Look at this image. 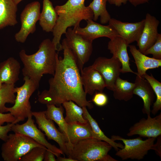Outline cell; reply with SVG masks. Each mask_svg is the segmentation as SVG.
Here are the masks:
<instances>
[{"label":"cell","mask_w":161,"mask_h":161,"mask_svg":"<svg viewBox=\"0 0 161 161\" xmlns=\"http://www.w3.org/2000/svg\"><path fill=\"white\" fill-rule=\"evenodd\" d=\"M62 45L64 57H59L57 53L55 74L48 81L49 89L38 95V100L42 104H53L57 106L71 100L82 107L92 109L93 105L91 101L86 99L80 70L66 38L63 40Z\"/></svg>","instance_id":"6da1fadb"},{"label":"cell","mask_w":161,"mask_h":161,"mask_svg":"<svg viewBox=\"0 0 161 161\" xmlns=\"http://www.w3.org/2000/svg\"><path fill=\"white\" fill-rule=\"evenodd\" d=\"M56 51L52 41L49 38L42 41L34 54L29 55L24 49L21 50L19 56L24 65L22 70L24 77L39 84L44 75H53L56 66Z\"/></svg>","instance_id":"7a4b0ae2"},{"label":"cell","mask_w":161,"mask_h":161,"mask_svg":"<svg viewBox=\"0 0 161 161\" xmlns=\"http://www.w3.org/2000/svg\"><path fill=\"white\" fill-rule=\"evenodd\" d=\"M112 148L106 142L88 138L72 145L68 150L69 157L76 161H117L108 154Z\"/></svg>","instance_id":"3957f363"},{"label":"cell","mask_w":161,"mask_h":161,"mask_svg":"<svg viewBox=\"0 0 161 161\" xmlns=\"http://www.w3.org/2000/svg\"><path fill=\"white\" fill-rule=\"evenodd\" d=\"M37 146L46 148L25 135L16 133L10 134L2 145L1 156L5 161H19L32 149Z\"/></svg>","instance_id":"277c9868"},{"label":"cell","mask_w":161,"mask_h":161,"mask_svg":"<svg viewBox=\"0 0 161 161\" xmlns=\"http://www.w3.org/2000/svg\"><path fill=\"white\" fill-rule=\"evenodd\" d=\"M23 80L24 82L22 86L15 88L16 95L13 106L6 108L7 112L15 117L17 123L24 121L31 114L29 99L39 86V84L27 77H24Z\"/></svg>","instance_id":"5b68a950"},{"label":"cell","mask_w":161,"mask_h":161,"mask_svg":"<svg viewBox=\"0 0 161 161\" xmlns=\"http://www.w3.org/2000/svg\"><path fill=\"white\" fill-rule=\"evenodd\" d=\"M111 138L115 141H121L124 143L123 148L119 149L115 154L116 156L122 160L143 159L148 151L151 150L156 139L151 137L143 140L139 137L134 139H127L115 135L112 136Z\"/></svg>","instance_id":"8992f818"},{"label":"cell","mask_w":161,"mask_h":161,"mask_svg":"<svg viewBox=\"0 0 161 161\" xmlns=\"http://www.w3.org/2000/svg\"><path fill=\"white\" fill-rule=\"evenodd\" d=\"M67 43L76 58L80 71L89 59L93 51V41L86 39L68 28L65 34Z\"/></svg>","instance_id":"52a82bcc"},{"label":"cell","mask_w":161,"mask_h":161,"mask_svg":"<svg viewBox=\"0 0 161 161\" xmlns=\"http://www.w3.org/2000/svg\"><path fill=\"white\" fill-rule=\"evenodd\" d=\"M40 8V4L37 1L30 3L25 7L20 15L21 28L15 35L17 42H25L29 35L35 32L36 24L39 18Z\"/></svg>","instance_id":"ba28073f"},{"label":"cell","mask_w":161,"mask_h":161,"mask_svg":"<svg viewBox=\"0 0 161 161\" xmlns=\"http://www.w3.org/2000/svg\"><path fill=\"white\" fill-rule=\"evenodd\" d=\"M92 65L103 77L106 88L113 91L115 82L121 73V64L118 59L114 56L110 58L99 57Z\"/></svg>","instance_id":"9c48e42d"},{"label":"cell","mask_w":161,"mask_h":161,"mask_svg":"<svg viewBox=\"0 0 161 161\" xmlns=\"http://www.w3.org/2000/svg\"><path fill=\"white\" fill-rule=\"evenodd\" d=\"M32 114L27 117L26 122L21 124L16 123L11 128L14 133L23 134L31 138L39 144L44 146L53 152L57 157L64 154L62 151L55 145L49 143L46 140L45 134L40 129H38L34 124Z\"/></svg>","instance_id":"30bf717a"},{"label":"cell","mask_w":161,"mask_h":161,"mask_svg":"<svg viewBox=\"0 0 161 161\" xmlns=\"http://www.w3.org/2000/svg\"><path fill=\"white\" fill-rule=\"evenodd\" d=\"M38 128L45 133L49 140H52L58 145L60 149L68 157L69 154L67 148V140L65 135L59 131L55 126L53 121L47 118L45 111L32 112Z\"/></svg>","instance_id":"8fae6325"},{"label":"cell","mask_w":161,"mask_h":161,"mask_svg":"<svg viewBox=\"0 0 161 161\" xmlns=\"http://www.w3.org/2000/svg\"><path fill=\"white\" fill-rule=\"evenodd\" d=\"M129 137L138 135L140 137L157 138L161 135V113L154 117L147 115L134 123L126 134Z\"/></svg>","instance_id":"7c38bea8"},{"label":"cell","mask_w":161,"mask_h":161,"mask_svg":"<svg viewBox=\"0 0 161 161\" xmlns=\"http://www.w3.org/2000/svg\"><path fill=\"white\" fill-rule=\"evenodd\" d=\"M86 26L83 28L80 25L74 27V31L87 39L92 41L102 37L112 39L119 35L116 31L109 25L105 26L95 22L93 19L86 21Z\"/></svg>","instance_id":"4fadbf2b"},{"label":"cell","mask_w":161,"mask_h":161,"mask_svg":"<svg viewBox=\"0 0 161 161\" xmlns=\"http://www.w3.org/2000/svg\"><path fill=\"white\" fill-rule=\"evenodd\" d=\"M145 19L134 23L123 22L114 18H111L109 24L112 27L118 35L130 44L138 41L142 31Z\"/></svg>","instance_id":"5bb4252c"},{"label":"cell","mask_w":161,"mask_h":161,"mask_svg":"<svg viewBox=\"0 0 161 161\" xmlns=\"http://www.w3.org/2000/svg\"><path fill=\"white\" fill-rule=\"evenodd\" d=\"M159 24L155 17L146 14L142 31L137 41L138 50L143 54L156 42L159 34L158 27Z\"/></svg>","instance_id":"9a60e30c"},{"label":"cell","mask_w":161,"mask_h":161,"mask_svg":"<svg viewBox=\"0 0 161 161\" xmlns=\"http://www.w3.org/2000/svg\"><path fill=\"white\" fill-rule=\"evenodd\" d=\"M80 72L82 84L86 94L92 95L95 91L103 92L106 87L103 77L92 65L83 68Z\"/></svg>","instance_id":"2e32d148"},{"label":"cell","mask_w":161,"mask_h":161,"mask_svg":"<svg viewBox=\"0 0 161 161\" xmlns=\"http://www.w3.org/2000/svg\"><path fill=\"white\" fill-rule=\"evenodd\" d=\"M129 44L126 41L119 35L110 39L108 45V49L113 56L116 57L121 64V73L131 72L137 74L130 67V58L127 52Z\"/></svg>","instance_id":"e0dca14e"},{"label":"cell","mask_w":161,"mask_h":161,"mask_svg":"<svg viewBox=\"0 0 161 161\" xmlns=\"http://www.w3.org/2000/svg\"><path fill=\"white\" fill-rule=\"evenodd\" d=\"M133 94L140 97L143 102V113L150 115L151 107L155 98L154 92L148 81L143 77L136 75Z\"/></svg>","instance_id":"ac0fdd59"},{"label":"cell","mask_w":161,"mask_h":161,"mask_svg":"<svg viewBox=\"0 0 161 161\" xmlns=\"http://www.w3.org/2000/svg\"><path fill=\"white\" fill-rule=\"evenodd\" d=\"M128 46L137 67V72L136 75L143 77L147 70L161 66V59L147 56L140 52L135 45H129Z\"/></svg>","instance_id":"d6986e66"},{"label":"cell","mask_w":161,"mask_h":161,"mask_svg":"<svg viewBox=\"0 0 161 161\" xmlns=\"http://www.w3.org/2000/svg\"><path fill=\"white\" fill-rule=\"evenodd\" d=\"M21 65L19 62L10 57L0 63V79L3 83L15 84L19 80Z\"/></svg>","instance_id":"ffe728a7"},{"label":"cell","mask_w":161,"mask_h":161,"mask_svg":"<svg viewBox=\"0 0 161 161\" xmlns=\"http://www.w3.org/2000/svg\"><path fill=\"white\" fill-rule=\"evenodd\" d=\"M67 131L68 151L72 145L76 144L80 140L93 138L92 129L88 122L85 124L78 123H67Z\"/></svg>","instance_id":"44dd1931"},{"label":"cell","mask_w":161,"mask_h":161,"mask_svg":"<svg viewBox=\"0 0 161 161\" xmlns=\"http://www.w3.org/2000/svg\"><path fill=\"white\" fill-rule=\"evenodd\" d=\"M17 4L13 0H0V30L18 23Z\"/></svg>","instance_id":"7402d4cb"},{"label":"cell","mask_w":161,"mask_h":161,"mask_svg":"<svg viewBox=\"0 0 161 161\" xmlns=\"http://www.w3.org/2000/svg\"><path fill=\"white\" fill-rule=\"evenodd\" d=\"M43 3L39 24L44 31L52 32L58 18V15L50 0H43Z\"/></svg>","instance_id":"603a6c76"},{"label":"cell","mask_w":161,"mask_h":161,"mask_svg":"<svg viewBox=\"0 0 161 161\" xmlns=\"http://www.w3.org/2000/svg\"><path fill=\"white\" fill-rule=\"evenodd\" d=\"M84 118L89 122L93 132V138L106 142L109 143L116 151L119 148H123L124 145L120 143H117L106 136L100 128L98 124L91 116L86 107H82Z\"/></svg>","instance_id":"cb8c5ba5"},{"label":"cell","mask_w":161,"mask_h":161,"mask_svg":"<svg viewBox=\"0 0 161 161\" xmlns=\"http://www.w3.org/2000/svg\"><path fill=\"white\" fill-rule=\"evenodd\" d=\"M46 106L47 109L45 111L46 117L58 125L61 132L66 136L68 143L67 123L63 116L64 108L61 105L58 106L53 104H47Z\"/></svg>","instance_id":"d4e9b609"},{"label":"cell","mask_w":161,"mask_h":161,"mask_svg":"<svg viewBox=\"0 0 161 161\" xmlns=\"http://www.w3.org/2000/svg\"><path fill=\"white\" fill-rule=\"evenodd\" d=\"M135 83L121 79L120 77L116 80L113 90L114 98L119 100L128 101L134 95Z\"/></svg>","instance_id":"484cf974"},{"label":"cell","mask_w":161,"mask_h":161,"mask_svg":"<svg viewBox=\"0 0 161 161\" xmlns=\"http://www.w3.org/2000/svg\"><path fill=\"white\" fill-rule=\"evenodd\" d=\"M62 105L66 111L64 119L67 123H78L85 124L88 123L83 117L82 107L71 100L65 102Z\"/></svg>","instance_id":"4316f807"},{"label":"cell","mask_w":161,"mask_h":161,"mask_svg":"<svg viewBox=\"0 0 161 161\" xmlns=\"http://www.w3.org/2000/svg\"><path fill=\"white\" fill-rule=\"evenodd\" d=\"M107 1V0H93L88 6L93 13L94 21H96L100 17L102 24H106L109 22L111 18L106 9Z\"/></svg>","instance_id":"83f0119b"},{"label":"cell","mask_w":161,"mask_h":161,"mask_svg":"<svg viewBox=\"0 0 161 161\" xmlns=\"http://www.w3.org/2000/svg\"><path fill=\"white\" fill-rule=\"evenodd\" d=\"M15 84L3 83L0 88V112H7V103L14 104L16 98Z\"/></svg>","instance_id":"f1b7e54d"},{"label":"cell","mask_w":161,"mask_h":161,"mask_svg":"<svg viewBox=\"0 0 161 161\" xmlns=\"http://www.w3.org/2000/svg\"><path fill=\"white\" fill-rule=\"evenodd\" d=\"M149 82L156 96V100L153 103L151 113L155 115L161 110V83L153 76L146 73L143 77Z\"/></svg>","instance_id":"f546056e"},{"label":"cell","mask_w":161,"mask_h":161,"mask_svg":"<svg viewBox=\"0 0 161 161\" xmlns=\"http://www.w3.org/2000/svg\"><path fill=\"white\" fill-rule=\"evenodd\" d=\"M47 149L41 147H35L22 157L19 161H42Z\"/></svg>","instance_id":"4dcf8cb0"},{"label":"cell","mask_w":161,"mask_h":161,"mask_svg":"<svg viewBox=\"0 0 161 161\" xmlns=\"http://www.w3.org/2000/svg\"><path fill=\"white\" fill-rule=\"evenodd\" d=\"M145 55L151 54L153 58L161 59V34L159 33L155 43L146 50L143 53Z\"/></svg>","instance_id":"1f68e13d"},{"label":"cell","mask_w":161,"mask_h":161,"mask_svg":"<svg viewBox=\"0 0 161 161\" xmlns=\"http://www.w3.org/2000/svg\"><path fill=\"white\" fill-rule=\"evenodd\" d=\"M96 106L102 107L106 105L108 101L107 95L103 92H96L92 100Z\"/></svg>","instance_id":"d6a6232c"},{"label":"cell","mask_w":161,"mask_h":161,"mask_svg":"<svg viewBox=\"0 0 161 161\" xmlns=\"http://www.w3.org/2000/svg\"><path fill=\"white\" fill-rule=\"evenodd\" d=\"M16 124L15 123H8L5 126L0 125V139L4 141L6 140L8 136V134L11 131L13 125Z\"/></svg>","instance_id":"836d02e7"},{"label":"cell","mask_w":161,"mask_h":161,"mask_svg":"<svg viewBox=\"0 0 161 161\" xmlns=\"http://www.w3.org/2000/svg\"><path fill=\"white\" fill-rule=\"evenodd\" d=\"M5 123H17L16 118L10 113L4 114L0 112V125H2Z\"/></svg>","instance_id":"e575fe53"},{"label":"cell","mask_w":161,"mask_h":161,"mask_svg":"<svg viewBox=\"0 0 161 161\" xmlns=\"http://www.w3.org/2000/svg\"><path fill=\"white\" fill-rule=\"evenodd\" d=\"M157 140L155 144L154 143L151 148V150H154L160 158L161 157V135L158 136L157 138Z\"/></svg>","instance_id":"d590c367"},{"label":"cell","mask_w":161,"mask_h":161,"mask_svg":"<svg viewBox=\"0 0 161 161\" xmlns=\"http://www.w3.org/2000/svg\"><path fill=\"white\" fill-rule=\"evenodd\" d=\"M54 154L47 149L46 151L43 160L44 161H56Z\"/></svg>","instance_id":"8d00e7d4"},{"label":"cell","mask_w":161,"mask_h":161,"mask_svg":"<svg viewBox=\"0 0 161 161\" xmlns=\"http://www.w3.org/2000/svg\"><path fill=\"white\" fill-rule=\"evenodd\" d=\"M109 3L114 4L116 6L120 7L122 4H126L128 1V0H107Z\"/></svg>","instance_id":"74e56055"},{"label":"cell","mask_w":161,"mask_h":161,"mask_svg":"<svg viewBox=\"0 0 161 161\" xmlns=\"http://www.w3.org/2000/svg\"><path fill=\"white\" fill-rule=\"evenodd\" d=\"M132 5L135 7L148 2L150 0H128Z\"/></svg>","instance_id":"f35d334b"},{"label":"cell","mask_w":161,"mask_h":161,"mask_svg":"<svg viewBox=\"0 0 161 161\" xmlns=\"http://www.w3.org/2000/svg\"><path fill=\"white\" fill-rule=\"evenodd\" d=\"M57 161H76V160L70 157L66 158L65 157H62L59 156L57 157L56 159Z\"/></svg>","instance_id":"ab89813d"},{"label":"cell","mask_w":161,"mask_h":161,"mask_svg":"<svg viewBox=\"0 0 161 161\" xmlns=\"http://www.w3.org/2000/svg\"><path fill=\"white\" fill-rule=\"evenodd\" d=\"M16 4H18L20 2L23 0H13Z\"/></svg>","instance_id":"60d3db41"},{"label":"cell","mask_w":161,"mask_h":161,"mask_svg":"<svg viewBox=\"0 0 161 161\" xmlns=\"http://www.w3.org/2000/svg\"><path fill=\"white\" fill-rule=\"evenodd\" d=\"M3 83L1 82L0 79V88L2 86Z\"/></svg>","instance_id":"b9f144b4"}]
</instances>
